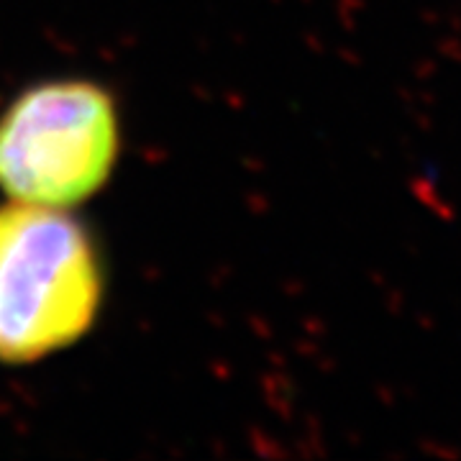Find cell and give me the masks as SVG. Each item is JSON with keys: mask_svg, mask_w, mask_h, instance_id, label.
Returning <instances> with one entry per match:
<instances>
[{"mask_svg": "<svg viewBox=\"0 0 461 461\" xmlns=\"http://www.w3.org/2000/svg\"><path fill=\"white\" fill-rule=\"evenodd\" d=\"M121 113L105 85L44 80L0 113V193L11 203L72 211L113 177Z\"/></svg>", "mask_w": 461, "mask_h": 461, "instance_id": "2", "label": "cell"}, {"mask_svg": "<svg viewBox=\"0 0 461 461\" xmlns=\"http://www.w3.org/2000/svg\"><path fill=\"white\" fill-rule=\"evenodd\" d=\"M105 267L93 233L69 211L0 205V364L59 354L93 330Z\"/></svg>", "mask_w": 461, "mask_h": 461, "instance_id": "1", "label": "cell"}]
</instances>
